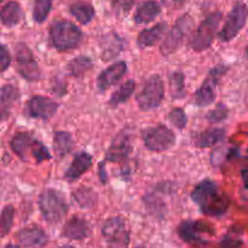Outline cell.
I'll use <instances>...</instances> for the list:
<instances>
[{
    "label": "cell",
    "instance_id": "cell-1",
    "mask_svg": "<svg viewBox=\"0 0 248 248\" xmlns=\"http://www.w3.org/2000/svg\"><path fill=\"white\" fill-rule=\"evenodd\" d=\"M191 200L199 206L203 215L211 217L224 215L230 205L229 198L220 190L216 182L210 179L200 182L194 188Z\"/></svg>",
    "mask_w": 248,
    "mask_h": 248
},
{
    "label": "cell",
    "instance_id": "cell-2",
    "mask_svg": "<svg viewBox=\"0 0 248 248\" xmlns=\"http://www.w3.org/2000/svg\"><path fill=\"white\" fill-rule=\"evenodd\" d=\"M50 39L53 47L58 51H68L77 48L82 43L81 29L69 21H57L51 26Z\"/></svg>",
    "mask_w": 248,
    "mask_h": 248
},
{
    "label": "cell",
    "instance_id": "cell-3",
    "mask_svg": "<svg viewBox=\"0 0 248 248\" xmlns=\"http://www.w3.org/2000/svg\"><path fill=\"white\" fill-rule=\"evenodd\" d=\"M39 208L45 220L50 224H57L68 212V205L60 191L53 189L45 190L39 196Z\"/></svg>",
    "mask_w": 248,
    "mask_h": 248
},
{
    "label": "cell",
    "instance_id": "cell-4",
    "mask_svg": "<svg viewBox=\"0 0 248 248\" xmlns=\"http://www.w3.org/2000/svg\"><path fill=\"white\" fill-rule=\"evenodd\" d=\"M222 12H213L210 16L206 17L202 23L196 28V31L191 35L190 41H189V46L194 51L200 52V51L207 50L210 47L218 31L220 21H222Z\"/></svg>",
    "mask_w": 248,
    "mask_h": 248
},
{
    "label": "cell",
    "instance_id": "cell-5",
    "mask_svg": "<svg viewBox=\"0 0 248 248\" xmlns=\"http://www.w3.org/2000/svg\"><path fill=\"white\" fill-rule=\"evenodd\" d=\"M164 82L160 75H152L145 81L144 86L137 96V103L144 111H150L157 108L164 99Z\"/></svg>",
    "mask_w": 248,
    "mask_h": 248
},
{
    "label": "cell",
    "instance_id": "cell-6",
    "mask_svg": "<svg viewBox=\"0 0 248 248\" xmlns=\"http://www.w3.org/2000/svg\"><path fill=\"white\" fill-rule=\"evenodd\" d=\"M143 142L150 152L162 153L171 149L176 143V136L165 125L150 127L143 133Z\"/></svg>",
    "mask_w": 248,
    "mask_h": 248
},
{
    "label": "cell",
    "instance_id": "cell-7",
    "mask_svg": "<svg viewBox=\"0 0 248 248\" xmlns=\"http://www.w3.org/2000/svg\"><path fill=\"white\" fill-rule=\"evenodd\" d=\"M248 18V6L245 2H237L232 9L230 14L228 15V18L225 21L224 26L220 29L219 36L220 41L228 43L232 40L237 34L241 31L246 24Z\"/></svg>",
    "mask_w": 248,
    "mask_h": 248
},
{
    "label": "cell",
    "instance_id": "cell-8",
    "mask_svg": "<svg viewBox=\"0 0 248 248\" xmlns=\"http://www.w3.org/2000/svg\"><path fill=\"white\" fill-rule=\"evenodd\" d=\"M15 57H16L17 72L26 80L36 81L41 78L40 69L34 58L31 48L24 43H18L15 45Z\"/></svg>",
    "mask_w": 248,
    "mask_h": 248
},
{
    "label": "cell",
    "instance_id": "cell-9",
    "mask_svg": "<svg viewBox=\"0 0 248 248\" xmlns=\"http://www.w3.org/2000/svg\"><path fill=\"white\" fill-rule=\"evenodd\" d=\"M193 24V19H191V17L189 15H184V16L179 17L177 19L176 24L173 26V28L169 31L165 40L162 41L161 47H160V51H161L162 55L169 56L171 53H173L174 51L178 50L184 36L188 34V31H190Z\"/></svg>",
    "mask_w": 248,
    "mask_h": 248
},
{
    "label": "cell",
    "instance_id": "cell-10",
    "mask_svg": "<svg viewBox=\"0 0 248 248\" xmlns=\"http://www.w3.org/2000/svg\"><path fill=\"white\" fill-rule=\"evenodd\" d=\"M227 70L224 65H218L215 69L210 72L205 81L202 82L200 89L196 91L195 94V103L199 107H207L212 104L216 99V93H217V85L219 81L220 77H223Z\"/></svg>",
    "mask_w": 248,
    "mask_h": 248
},
{
    "label": "cell",
    "instance_id": "cell-11",
    "mask_svg": "<svg viewBox=\"0 0 248 248\" xmlns=\"http://www.w3.org/2000/svg\"><path fill=\"white\" fill-rule=\"evenodd\" d=\"M178 234L182 240L189 244H205L208 237L215 234V230L200 220H186L179 225Z\"/></svg>",
    "mask_w": 248,
    "mask_h": 248
},
{
    "label": "cell",
    "instance_id": "cell-12",
    "mask_svg": "<svg viewBox=\"0 0 248 248\" xmlns=\"http://www.w3.org/2000/svg\"><path fill=\"white\" fill-rule=\"evenodd\" d=\"M102 235L109 244L119 247H127L130 244V232L123 218L113 217L106 222L102 229Z\"/></svg>",
    "mask_w": 248,
    "mask_h": 248
},
{
    "label": "cell",
    "instance_id": "cell-13",
    "mask_svg": "<svg viewBox=\"0 0 248 248\" xmlns=\"http://www.w3.org/2000/svg\"><path fill=\"white\" fill-rule=\"evenodd\" d=\"M132 152V135L127 130H124L119 133L110 147L107 150L106 159L109 162H123L130 156Z\"/></svg>",
    "mask_w": 248,
    "mask_h": 248
},
{
    "label": "cell",
    "instance_id": "cell-14",
    "mask_svg": "<svg viewBox=\"0 0 248 248\" xmlns=\"http://www.w3.org/2000/svg\"><path fill=\"white\" fill-rule=\"evenodd\" d=\"M58 104L51 98L44 96H33L27 103V111L29 116L41 120H48L56 114Z\"/></svg>",
    "mask_w": 248,
    "mask_h": 248
},
{
    "label": "cell",
    "instance_id": "cell-15",
    "mask_svg": "<svg viewBox=\"0 0 248 248\" xmlns=\"http://www.w3.org/2000/svg\"><path fill=\"white\" fill-rule=\"evenodd\" d=\"M126 72H127V64L124 61L115 62L110 67L104 69L97 79V87H98L99 91H106L107 89L120 81L121 78L126 74Z\"/></svg>",
    "mask_w": 248,
    "mask_h": 248
},
{
    "label": "cell",
    "instance_id": "cell-16",
    "mask_svg": "<svg viewBox=\"0 0 248 248\" xmlns=\"http://www.w3.org/2000/svg\"><path fill=\"white\" fill-rule=\"evenodd\" d=\"M38 140L28 132H19L12 137L10 140V147H11L12 152L21 157L23 161H28L29 154L33 156L34 148H35Z\"/></svg>",
    "mask_w": 248,
    "mask_h": 248
},
{
    "label": "cell",
    "instance_id": "cell-17",
    "mask_svg": "<svg viewBox=\"0 0 248 248\" xmlns=\"http://www.w3.org/2000/svg\"><path fill=\"white\" fill-rule=\"evenodd\" d=\"M17 240L22 246L27 248H43L47 244L48 236L44 229L33 225L19 230L17 234Z\"/></svg>",
    "mask_w": 248,
    "mask_h": 248
},
{
    "label": "cell",
    "instance_id": "cell-18",
    "mask_svg": "<svg viewBox=\"0 0 248 248\" xmlns=\"http://www.w3.org/2000/svg\"><path fill=\"white\" fill-rule=\"evenodd\" d=\"M62 235L69 240H84L91 235L89 223L80 217H72L67 220L62 229Z\"/></svg>",
    "mask_w": 248,
    "mask_h": 248
},
{
    "label": "cell",
    "instance_id": "cell-19",
    "mask_svg": "<svg viewBox=\"0 0 248 248\" xmlns=\"http://www.w3.org/2000/svg\"><path fill=\"white\" fill-rule=\"evenodd\" d=\"M92 166V156L89 153H80L72 161L70 166L65 172V179L69 182H74L79 179L86 171H89Z\"/></svg>",
    "mask_w": 248,
    "mask_h": 248
},
{
    "label": "cell",
    "instance_id": "cell-20",
    "mask_svg": "<svg viewBox=\"0 0 248 248\" xmlns=\"http://www.w3.org/2000/svg\"><path fill=\"white\" fill-rule=\"evenodd\" d=\"M167 27H169L167 22H160V23L153 26L152 28L144 29V31H140L137 39L138 46L140 48L154 46L155 44H157L161 40L164 34L166 33Z\"/></svg>",
    "mask_w": 248,
    "mask_h": 248
},
{
    "label": "cell",
    "instance_id": "cell-21",
    "mask_svg": "<svg viewBox=\"0 0 248 248\" xmlns=\"http://www.w3.org/2000/svg\"><path fill=\"white\" fill-rule=\"evenodd\" d=\"M161 12V6L155 0H145L137 7L133 16L136 24H147L154 21Z\"/></svg>",
    "mask_w": 248,
    "mask_h": 248
},
{
    "label": "cell",
    "instance_id": "cell-22",
    "mask_svg": "<svg viewBox=\"0 0 248 248\" xmlns=\"http://www.w3.org/2000/svg\"><path fill=\"white\" fill-rule=\"evenodd\" d=\"M102 58L103 61H110L115 58L124 48V40L115 31H110L103 38L101 43Z\"/></svg>",
    "mask_w": 248,
    "mask_h": 248
},
{
    "label": "cell",
    "instance_id": "cell-23",
    "mask_svg": "<svg viewBox=\"0 0 248 248\" xmlns=\"http://www.w3.org/2000/svg\"><path fill=\"white\" fill-rule=\"evenodd\" d=\"M21 98V93L17 87L12 86V85H4L0 91V111H1L2 120L6 119L9 115L10 110L12 107L17 103Z\"/></svg>",
    "mask_w": 248,
    "mask_h": 248
},
{
    "label": "cell",
    "instance_id": "cell-24",
    "mask_svg": "<svg viewBox=\"0 0 248 248\" xmlns=\"http://www.w3.org/2000/svg\"><path fill=\"white\" fill-rule=\"evenodd\" d=\"M0 17H1V23L5 27H15L23 18V10L19 2L11 0L2 5Z\"/></svg>",
    "mask_w": 248,
    "mask_h": 248
},
{
    "label": "cell",
    "instance_id": "cell-25",
    "mask_svg": "<svg viewBox=\"0 0 248 248\" xmlns=\"http://www.w3.org/2000/svg\"><path fill=\"white\" fill-rule=\"evenodd\" d=\"M69 12L81 24H89L94 17V9L90 2H74L69 6Z\"/></svg>",
    "mask_w": 248,
    "mask_h": 248
},
{
    "label": "cell",
    "instance_id": "cell-26",
    "mask_svg": "<svg viewBox=\"0 0 248 248\" xmlns=\"http://www.w3.org/2000/svg\"><path fill=\"white\" fill-rule=\"evenodd\" d=\"M225 131L223 128H210L196 138V145L200 148H210L224 140Z\"/></svg>",
    "mask_w": 248,
    "mask_h": 248
},
{
    "label": "cell",
    "instance_id": "cell-27",
    "mask_svg": "<svg viewBox=\"0 0 248 248\" xmlns=\"http://www.w3.org/2000/svg\"><path fill=\"white\" fill-rule=\"evenodd\" d=\"M73 147H74V140H73L72 136L68 132H60L55 133L53 137V148H55L56 154L60 155L61 157L64 156L69 152H72Z\"/></svg>",
    "mask_w": 248,
    "mask_h": 248
},
{
    "label": "cell",
    "instance_id": "cell-28",
    "mask_svg": "<svg viewBox=\"0 0 248 248\" xmlns=\"http://www.w3.org/2000/svg\"><path fill=\"white\" fill-rule=\"evenodd\" d=\"M135 89V81H133V80H127V81L124 82L123 85H120V87L116 89V91L113 92L110 99H109V104L114 107L120 106L121 103L126 102L131 96H132Z\"/></svg>",
    "mask_w": 248,
    "mask_h": 248
},
{
    "label": "cell",
    "instance_id": "cell-29",
    "mask_svg": "<svg viewBox=\"0 0 248 248\" xmlns=\"http://www.w3.org/2000/svg\"><path fill=\"white\" fill-rule=\"evenodd\" d=\"M73 198H74L75 202L82 208H92L97 202V195L94 190L91 188H86V186L78 189L73 194Z\"/></svg>",
    "mask_w": 248,
    "mask_h": 248
},
{
    "label": "cell",
    "instance_id": "cell-30",
    "mask_svg": "<svg viewBox=\"0 0 248 248\" xmlns=\"http://www.w3.org/2000/svg\"><path fill=\"white\" fill-rule=\"evenodd\" d=\"M170 91L172 98L179 99L186 94V77L182 73L174 72L170 77Z\"/></svg>",
    "mask_w": 248,
    "mask_h": 248
},
{
    "label": "cell",
    "instance_id": "cell-31",
    "mask_svg": "<svg viewBox=\"0 0 248 248\" xmlns=\"http://www.w3.org/2000/svg\"><path fill=\"white\" fill-rule=\"evenodd\" d=\"M53 0H34L33 18L36 23H43L50 15Z\"/></svg>",
    "mask_w": 248,
    "mask_h": 248
},
{
    "label": "cell",
    "instance_id": "cell-32",
    "mask_svg": "<svg viewBox=\"0 0 248 248\" xmlns=\"http://www.w3.org/2000/svg\"><path fill=\"white\" fill-rule=\"evenodd\" d=\"M91 68H92L91 60H90L89 57H86V56H80V57L75 58V60H73L72 62L69 63V65H68L69 72L77 78L82 77V75H84L87 70L91 69Z\"/></svg>",
    "mask_w": 248,
    "mask_h": 248
},
{
    "label": "cell",
    "instance_id": "cell-33",
    "mask_svg": "<svg viewBox=\"0 0 248 248\" xmlns=\"http://www.w3.org/2000/svg\"><path fill=\"white\" fill-rule=\"evenodd\" d=\"M15 208L14 206L7 205L1 211V236H6L14 225Z\"/></svg>",
    "mask_w": 248,
    "mask_h": 248
},
{
    "label": "cell",
    "instance_id": "cell-34",
    "mask_svg": "<svg viewBox=\"0 0 248 248\" xmlns=\"http://www.w3.org/2000/svg\"><path fill=\"white\" fill-rule=\"evenodd\" d=\"M170 121L176 127H178L179 130H183L186 126V123H188V118L186 115V111L181 108H176L170 113L169 115Z\"/></svg>",
    "mask_w": 248,
    "mask_h": 248
},
{
    "label": "cell",
    "instance_id": "cell-35",
    "mask_svg": "<svg viewBox=\"0 0 248 248\" xmlns=\"http://www.w3.org/2000/svg\"><path fill=\"white\" fill-rule=\"evenodd\" d=\"M228 115V109L224 104H219L216 109H213L212 111H210L207 115V119L211 123H220V121L224 120Z\"/></svg>",
    "mask_w": 248,
    "mask_h": 248
},
{
    "label": "cell",
    "instance_id": "cell-36",
    "mask_svg": "<svg viewBox=\"0 0 248 248\" xmlns=\"http://www.w3.org/2000/svg\"><path fill=\"white\" fill-rule=\"evenodd\" d=\"M136 1L137 0H111V5H113L114 9L118 12L127 14L132 9L133 5L136 4Z\"/></svg>",
    "mask_w": 248,
    "mask_h": 248
},
{
    "label": "cell",
    "instance_id": "cell-37",
    "mask_svg": "<svg viewBox=\"0 0 248 248\" xmlns=\"http://www.w3.org/2000/svg\"><path fill=\"white\" fill-rule=\"evenodd\" d=\"M10 63H11L10 52L7 51L6 46L1 45V47H0V67H1V72H5L9 68Z\"/></svg>",
    "mask_w": 248,
    "mask_h": 248
},
{
    "label": "cell",
    "instance_id": "cell-38",
    "mask_svg": "<svg viewBox=\"0 0 248 248\" xmlns=\"http://www.w3.org/2000/svg\"><path fill=\"white\" fill-rule=\"evenodd\" d=\"M186 0H161L162 4L167 7V9L171 10H178L186 4Z\"/></svg>",
    "mask_w": 248,
    "mask_h": 248
},
{
    "label": "cell",
    "instance_id": "cell-39",
    "mask_svg": "<svg viewBox=\"0 0 248 248\" xmlns=\"http://www.w3.org/2000/svg\"><path fill=\"white\" fill-rule=\"evenodd\" d=\"M4 248H22V247H19V246H16V245H6V246H5Z\"/></svg>",
    "mask_w": 248,
    "mask_h": 248
},
{
    "label": "cell",
    "instance_id": "cell-40",
    "mask_svg": "<svg viewBox=\"0 0 248 248\" xmlns=\"http://www.w3.org/2000/svg\"><path fill=\"white\" fill-rule=\"evenodd\" d=\"M60 248H75V247L70 246V245H63V246H61Z\"/></svg>",
    "mask_w": 248,
    "mask_h": 248
},
{
    "label": "cell",
    "instance_id": "cell-41",
    "mask_svg": "<svg viewBox=\"0 0 248 248\" xmlns=\"http://www.w3.org/2000/svg\"><path fill=\"white\" fill-rule=\"evenodd\" d=\"M245 55H246V57L248 58V45L246 46V50H245Z\"/></svg>",
    "mask_w": 248,
    "mask_h": 248
},
{
    "label": "cell",
    "instance_id": "cell-42",
    "mask_svg": "<svg viewBox=\"0 0 248 248\" xmlns=\"http://www.w3.org/2000/svg\"><path fill=\"white\" fill-rule=\"evenodd\" d=\"M137 248H145V247H137Z\"/></svg>",
    "mask_w": 248,
    "mask_h": 248
}]
</instances>
